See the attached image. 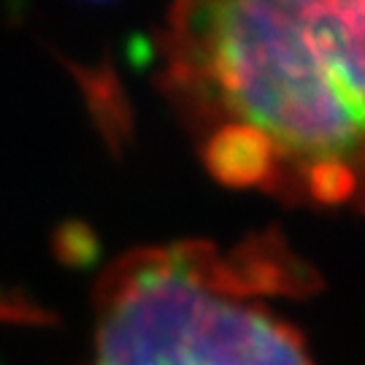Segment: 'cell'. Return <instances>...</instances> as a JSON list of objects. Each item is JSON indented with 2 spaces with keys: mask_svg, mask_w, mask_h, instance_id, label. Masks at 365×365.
I'll use <instances>...</instances> for the list:
<instances>
[{
  "mask_svg": "<svg viewBox=\"0 0 365 365\" xmlns=\"http://www.w3.org/2000/svg\"><path fill=\"white\" fill-rule=\"evenodd\" d=\"M157 52L211 176L365 214V0H168Z\"/></svg>",
  "mask_w": 365,
  "mask_h": 365,
  "instance_id": "obj_1",
  "label": "cell"
},
{
  "mask_svg": "<svg viewBox=\"0 0 365 365\" xmlns=\"http://www.w3.org/2000/svg\"><path fill=\"white\" fill-rule=\"evenodd\" d=\"M312 279L271 235L233 249L211 241L135 249L98 284L87 365H314L268 306L309 292Z\"/></svg>",
  "mask_w": 365,
  "mask_h": 365,
  "instance_id": "obj_2",
  "label": "cell"
}]
</instances>
